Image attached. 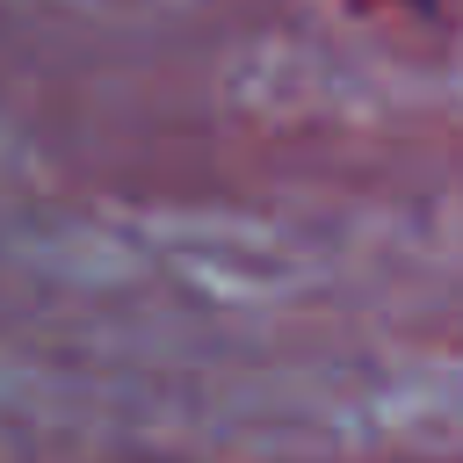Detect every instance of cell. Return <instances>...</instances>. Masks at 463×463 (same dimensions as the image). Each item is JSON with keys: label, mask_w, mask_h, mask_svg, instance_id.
<instances>
[{"label": "cell", "mask_w": 463, "mask_h": 463, "mask_svg": "<svg viewBox=\"0 0 463 463\" xmlns=\"http://www.w3.org/2000/svg\"><path fill=\"white\" fill-rule=\"evenodd\" d=\"M362 7H376V0H362Z\"/></svg>", "instance_id": "cell-1"}]
</instances>
